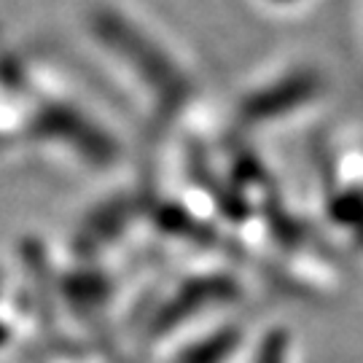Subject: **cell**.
<instances>
[{"mask_svg":"<svg viewBox=\"0 0 363 363\" xmlns=\"http://www.w3.org/2000/svg\"><path fill=\"white\" fill-rule=\"evenodd\" d=\"M234 345H237V334L226 331V334H218V337L213 339V345H202V347H194L191 352H186L181 358V363H216L226 352H232Z\"/></svg>","mask_w":363,"mask_h":363,"instance_id":"2","label":"cell"},{"mask_svg":"<svg viewBox=\"0 0 363 363\" xmlns=\"http://www.w3.org/2000/svg\"><path fill=\"white\" fill-rule=\"evenodd\" d=\"M307 84L304 81H286L283 86H277L272 91H261L259 97H253L250 103H247V116L253 118H264V116H277V113H283L288 108H294V100H301V97H307Z\"/></svg>","mask_w":363,"mask_h":363,"instance_id":"1","label":"cell"},{"mask_svg":"<svg viewBox=\"0 0 363 363\" xmlns=\"http://www.w3.org/2000/svg\"><path fill=\"white\" fill-rule=\"evenodd\" d=\"M283 355H286V339L269 337L264 350L259 352V363H283Z\"/></svg>","mask_w":363,"mask_h":363,"instance_id":"3","label":"cell"}]
</instances>
